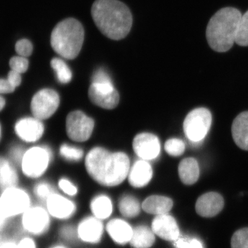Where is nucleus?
I'll use <instances>...</instances> for the list:
<instances>
[{
	"instance_id": "1",
	"label": "nucleus",
	"mask_w": 248,
	"mask_h": 248,
	"mask_svg": "<svg viewBox=\"0 0 248 248\" xmlns=\"http://www.w3.org/2000/svg\"><path fill=\"white\" fill-rule=\"evenodd\" d=\"M86 170L101 185L118 186L126 179L130 171V160L122 152L110 153L104 148H94L86 158Z\"/></svg>"
},
{
	"instance_id": "2",
	"label": "nucleus",
	"mask_w": 248,
	"mask_h": 248,
	"mask_svg": "<svg viewBox=\"0 0 248 248\" xmlns=\"http://www.w3.org/2000/svg\"><path fill=\"white\" fill-rule=\"evenodd\" d=\"M91 14L99 31L111 40L124 39L131 29V13L126 5L118 0H96Z\"/></svg>"
},
{
	"instance_id": "3",
	"label": "nucleus",
	"mask_w": 248,
	"mask_h": 248,
	"mask_svg": "<svg viewBox=\"0 0 248 248\" xmlns=\"http://www.w3.org/2000/svg\"><path fill=\"white\" fill-rule=\"evenodd\" d=\"M241 11L234 7L220 9L209 21L206 38L210 48L218 53L231 50L236 40Z\"/></svg>"
},
{
	"instance_id": "4",
	"label": "nucleus",
	"mask_w": 248,
	"mask_h": 248,
	"mask_svg": "<svg viewBox=\"0 0 248 248\" xmlns=\"http://www.w3.org/2000/svg\"><path fill=\"white\" fill-rule=\"evenodd\" d=\"M84 39V28L81 23L68 18L54 28L50 43L53 50L62 58L73 60L79 55Z\"/></svg>"
},
{
	"instance_id": "5",
	"label": "nucleus",
	"mask_w": 248,
	"mask_h": 248,
	"mask_svg": "<svg viewBox=\"0 0 248 248\" xmlns=\"http://www.w3.org/2000/svg\"><path fill=\"white\" fill-rule=\"evenodd\" d=\"M211 124L212 115L208 109H195L186 116L184 122V133L192 143L198 144L206 136Z\"/></svg>"
},
{
	"instance_id": "6",
	"label": "nucleus",
	"mask_w": 248,
	"mask_h": 248,
	"mask_svg": "<svg viewBox=\"0 0 248 248\" xmlns=\"http://www.w3.org/2000/svg\"><path fill=\"white\" fill-rule=\"evenodd\" d=\"M30 205L29 195L25 191L16 187L3 190L0 196V208L9 219L22 216Z\"/></svg>"
},
{
	"instance_id": "7",
	"label": "nucleus",
	"mask_w": 248,
	"mask_h": 248,
	"mask_svg": "<svg viewBox=\"0 0 248 248\" xmlns=\"http://www.w3.org/2000/svg\"><path fill=\"white\" fill-rule=\"evenodd\" d=\"M50 150L45 147H34L24 155L22 161V170L27 177L37 178L45 172L50 162Z\"/></svg>"
},
{
	"instance_id": "8",
	"label": "nucleus",
	"mask_w": 248,
	"mask_h": 248,
	"mask_svg": "<svg viewBox=\"0 0 248 248\" xmlns=\"http://www.w3.org/2000/svg\"><path fill=\"white\" fill-rule=\"evenodd\" d=\"M60 102V97L56 91L52 89L41 90L31 101L32 115L38 120H46L56 112Z\"/></svg>"
},
{
	"instance_id": "9",
	"label": "nucleus",
	"mask_w": 248,
	"mask_h": 248,
	"mask_svg": "<svg viewBox=\"0 0 248 248\" xmlns=\"http://www.w3.org/2000/svg\"><path fill=\"white\" fill-rule=\"evenodd\" d=\"M94 121L81 111H73L66 118V133L71 140L75 141L82 142L91 138Z\"/></svg>"
},
{
	"instance_id": "10",
	"label": "nucleus",
	"mask_w": 248,
	"mask_h": 248,
	"mask_svg": "<svg viewBox=\"0 0 248 248\" xmlns=\"http://www.w3.org/2000/svg\"><path fill=\"white\" fill-rule=\"evenodd\" d=\"M89 95L94 104L108 110L115 108L120 102V94L112 81L93 82L90 86Z\"/></svg>"
},
{
	"instance_id": "11",
	"label": "nucleus",
	"mask_w": 248,
	"mask_h": 248,
	"mask_svg": "<svg viewBox=\"0 0 248 248\" xmlns=\"http://www.w3.org/2000/svg\"><path fill=\"white\" fill-rule=\"evenodd\" d=\"M49 223L48 213L41 207H30L21 218L23 229L34 235L41 234L46 231Z\"/></svg>"
},
{
	"instance_id": "12",
	"label": "nucleus",
	"mask_w": 248,
	"mask_h": 248,
	"mask_svg": "<svg viewBox=\"0 0 248 248\" xmlns=\"http://www.w3.org/2000/svg\"><path fill=\"white\" fill-rule=\"evenodd\" d=\"M133 146L139 157L147 161L157 158L161 151L159 139L151 133L139 134L134 139Z\"/></svg>"
},
{
	"instance_id": "13",
	"label": "nucleus",
	"mask_w": 248,
	"mask_h": 248,
	"mask_svg": "<svg viewBox=\"0 0 248 248\" xmlns=\"http://www.w3.org/2000/svg\"><path fill=\"white\" fill-rule=\"evenodd\" d=\"M152 231L161 239L173 242L180 236L175 218L169 214L155 217L152 223Z\"/></svg>"
},
{
	"instance_id": "14",
	"label": "nucleus",
	"mask_w": 248,
	"mask_h": 248,
	"mask_svg": "<svg viewBox=\"0 0 248 248\" xmlns=\"http://www.w3.org/2000/svg\"><path fill=\"white\" fill-rule=\"evenodd\" d=\"M224 200L217 192H208L201 196L196 203V212L201 217L210 218L218 215L223 210Z\"/></svg>"
},
{
	"instance_id": "15",
	"label": "nucleus",
	"mask_w": 248,
	"mask_h": 248,
	"mask_svg": "<svg viewBox=\"0 0 248 248\" xmlns=\"http://www.w3.org/2000/svg\"><path fill=\"white\" fill-rule=\"evenodd\" d=\"M15 129L17 136L27 142L38 141L45 130L43 124L35 117L22 119L16 124Z\"/></svg>"
},
{
	"instance_id": "16",
	"label": "nucleus",
	"mask_w": 248,
	"mask_h": 248,
	"mask_svg": "<svg viewBox=\"0 0 248 248\" xmlns=\"http://www.w3.org/2000/svg\"><path fill=\"white\" fill-rule=\"evenodd\" d=\"M153 174V169L149 163L145 160H140L129 171V183L134 187H144L151 182Z\"/></svg>"
},
{
	"instance_id": "17",
	"label": "nucleus",
	"mask_w": 248,
	"mask_h": 248,
	"mask_svg": "<svg viewBox=\"0 0 248 248\" xmlns=\"http://www.w3.org/2000/svg\"><path fill=\"white\" fill-rule=\"evenodd\" d=\"M46 205L48 213L58 218H68L76 210V206L73 202L55 193L47 199Z\"/></svg>"
},
{
	"instance_id": "18",
	"label": "nucleus",
	"mask_w": 248,
	"mask_h": 248,
	"mask_svg": "<svg viewBox=\"0 0 248 248\" xmlns=\"http://www.w3.org/2000/svg\"><path fill=\"white\" fill-rule=\"evenodd\" d=\"M103 234V226L96 217H89L80 223L78 234L85 242L95 244L99 241Z\"/></svg>"
},
{
	"instance_id": "19",
	"label": "nucleus",
	"mask_w": 248,
	"mask_h": 248,
	"mask_svg": "<svg viewBox=\"0 0 248 248\" xmlns=\"http://www.w3.org/2000/svg\"><path fill=\"white\" fill-rule=\"evenodd\" d=\"M232 135L240 148L248 151V111L241 112L235 118L232 125Z\"/></svg>"
},
{
	"instance_id": "20",
	"label": "nucleus",
	"mask_w": 248,
	"mask_h": 248,
	"mask_svg": "<svg viewBox=\"0 0 248 248\" xmlns=\"http://www.w3.org/2000/svg\"><path fill=\"white\" fill-rule=\"evenodd\" d=\"M107 230L112 240L119 244L130 242L134 231L127 222L119 218L109 222Z\"/></svg>"
},
{
	"instance_id": "21",
	"label": "nucleus",
	"mask_w": 248,
	"mask_h": 248,
	"mask_svg": "<svg viewBox=\"0 0 248 248\" xmlns=\"http://www.w3.org/2000/svg\"><path fill=\"white\" fill-rule=\"evenodd\" d=\"M172 206L171 199L159 195L151 196L142 204V208L146 213L156 216L169 213Z\"/></svg>"
},
{
	"instance_id": "22",
	"label": "nucleus",
	"mask_w": 248,
	"mask_h": 248,
	"mask_svg": "<svg viewBox=\"0 0 248 248\" xmlns=\"http://www.w3.org/2000/svg\"><path fill=\"white\" fill-rule=\"evenodd\" d=\"M179 174L181 180L186 185H192L200 177V167L197 160L187 158L181 161L179 166Z\"/></svg>"
},
{
	"instance_id": "23",
	"label": "nucleus",
	"mask_w": 248,
	"mask_h": 248,
	"mask_svg": "<svg viewBox=\"0 0 248 248\" xmlns=\"http://www.w3.org/2000/svg\"><path fill=\"white\" fill-rule=\"evenodd\" d=\"M155 241L153 231L146 226H140L134 230L130 244L134 248H150Z\"/></svg>"
},
{
	"instance_id": "24",
	"label": "nucleus",
	"mask_w": 248,
	"mask_h": 248,
	"mask_svg": "<svg viewBox=\"0 0 248 248\" xmlns=\"http://www.w3.org/2000/svg\"><path fill=\"white\" fill-rule=\"evenodd\" d=\"M91 210L98 219H105L110 217L112 212L111 200L106 195H99L91 202Z\"/></svg>"
},
{
	"instance_id": "25",
	"label": "nucleus",
	"mask_w": 248,
	"mask_h": 248,
	"mask_svg": "<svg viewBox=\"0 0 248 248\" xmlns=\"http://www.w3.org/2000/svg\"><path fill=\"white\" fill-rule=\"evenodd\" d=\"M119 208L124 216L129 218L138 216L140 212V203L135 197L130 195L124 196L121 199Z\"/></svg>"
},
{
	"instance_id": "26",
	"label": "nucleus",
	"mask_w": 248,
	"mask_h": 248,
	"mask_svg": "<svg viewBox=\"0 0 248 248\" xmlns=\"http://www.w3.org/2000/svg\"><path fill=\"white\" fill-rule=\"evenodd\" d=\"M52 68L55 71L57 78L62 84H68L72 79V72L68 65L61 59L54 58L50 62Z\"/></svg>"
},
{
	"instance_id": "27",
	"label": "nucleus",
	"mask_w": 248,
	"mask_h": 248,
	"mask_svg": "<svg viewBox=\"0 0 248 248\" xmlns=\"http://www.w3.org/2000/svg\"><path fill=\"white\" fill-rule=\"evenodd\" d=\"M17 173L9 163L0 172V187L3 190L15 187L17 186Z\"/></svg>"
},
{
	"instance_id": "28",
	"label": "nucleus",
	"mask_w": 248,
	"mask_h": 248,
	"mask_svg": "<svg viewBox=\"0 0 248 248\" xmlns=\"http://www.w3.org/2000/svg\"><path fill=\"white\" fill-rule=\"evenodd\" d=\"M235 43L240 46H248V11L241 18Z\"/></svg>"
},
{
	"instance_id": "29",
	"label": "nucleus",
	"mask_w": 248,
	"mask_h": 248,
	"mask_svg": "<svg viewBox=\"0 0 248 248\" xmlns=\"http://www.w3.org/2000/svg\"><path fill=\"white\" fill-rule=\"evenodd\" d=\"M185 143L179 139L173 138L168 140L165 144V150L168 154L173 156L182 155L185 151Z\"/></svg>"
},
{
	"instance_id": "30",
	"label": "nucleus",
	"mask_w": 248,
	"mask_h": 248,
	"mask_svg": "<svg viewBox=\"0 0 248 248\" xmlns=\"http://www.w3.org/2000/svg\"><path fill=\"white\" fill-rule=\"evenodd\" d=\"M232 248H248V228L235 232L231 239Z\"/></svg>"
},
{
	"instance_id": "31",
	"label": "nucleus",
	"mask_w": 248,
	"mask_h": 248,
	"mask_svg": "<svg viewBox=\"0 0 248 248\" xmlns=\"http://www.w3.org/2000/svg\"><path fill=\"white\" fill-rule=\"evenodd\" d=\"M60 154L67 160L79 161L83 157L84 153L80 148L68 144H63L60 148Z\"/></svg>"
},
{
	"instance_id": "32",
	"label": "nucleus",
	"mask_w": 248,
	"mask_h": 248,
	"mask_svg": "<svg viewBox=\"0 0 248 248\" xmlns=\"http://www.w3.org/2000/svg\"><path fill=\"white\" fill-rule=\"evenodd\" d=\"M175 248H204L202 241L196 238L179 236L173 243Z\"/></svg>"
},
{
	"instance_id": "33",
	"label": "nucleus",
	"mask_w": 248,
	"mask_h": 248,
	"mask_svg": "<svg viewBox=\"0 0 248 248\" xmlns=\"http://www.w3.org/2000/svg\"><path fill=\"white\" fill-rule=\"evenodd\" d=\"M11 70L22 74L29 68V61L27 58L22 56L13 57L9 62Z\"/></svg>"
},
{
	"instance_id": "34",
	"label": "nucleus",
	"mask_w": 248,
	"mask_h": 248,
	"mask_svg": "<svg viewBox=\"0 0 248 248\" xmlns=\"http://www.w3.org/2000/svg\"><path fill=\"white\" fill-rule=\"evenodd\" d=\"M16 53L19 56L28 58L32 53V45L30 41L27 39H22L18 41L16 45Z\"/></svg>"
},
{
	"instance_id": "35",
	"label": "nucleus",
	"mask_w": 248,
	"mask_h": 248,
	"mask_svg": "<svg viewBox=\"0 0 248 248\" xmlns=\"http://www.w3.org/2000/svg\"><path fill=\"white\" fill-rule=\"evenodd\" d=\"M35 193L39 198L47 200L50 195H53V192L49 184L40 183L35 186Z\"/></svg>"
},
{
	"instance_id": "36",
	"label": "nucleus",
	"mask_w": 248,
	"mask_h": 248,
	"mask_svg": "<svg viewBox=\"0 0 248 248\" xmlns=\"http://www.w3.org/2000/svg\"><path fill=\"white\" fill-rule=\"evenodd\" d=\"M60 189L68 195L74 196L78 192V189L71 182L66 179H62L59 182Z\"/></svg>"
},
{
	"instance_id": "37",
	"label": "nucleus",
	"mask_w": 248,
	"mask_h": 248,
	"mask_svg": "<svg viewBox=\"0 0 248 248\" xmlns=\"http://www.w3.org/2000/svg\"><path fill=\"white\" fill-rule=\"evenodd\" d=\"M16 248H37V246L32 238L25 236L17 241Z\"/></svg>"
},
{
	"instance_id": "38",
	"label": "nucleus",
	"mask_w": 248,
	"mask_h": 248,
	"mask_svg": "<svg viewBox=\"0 0 248 248\" xmlns=\"http://www.w3.org/2000/svg\"><path fill=\"white\" fill-rule=\"evenodd\" d=\"M7 79L15 89L19 86L22 82V77H21L20 73L12 71V70L9 72Z\"/></svg>"
},
{
	"instance_id": "39",
	"label": "nucleus",
	"mask_w": 248,
	"mask_h": 248,
	"mask_svg": "<svg viewBox=\"0 0 248 248\" xmlns=\"http://www.w3.org/2000/svg\"><path fill=\"white\" fill-rule=\"evenodd\" d=\"M111 81L110 78L105 71L99 69L95 72L93 78V82H104Z\"/></svg>"
},
{
	"instance_id": "40",
	"label": "nucleus",
	"mask_w": 248,
	"mask_h": 248,
	"mask_svg": "<svg viewBox=\"0 0 248 248\" xmlns=\"http://www.w3.org/2000/svg\"><path fill=\"white\" fill-rule=\"evenodd\" d=\"M15 88L7 79H0V94H8L15 91Z\"/></svg>"
},
{
	"instance_id": "41",
	"label": "nucleus",
	"mask_w": 248,
	"mask_h": 248,
	"mask_svg": "<svg viewBox=\"0 0 248 248\" xmlns=\"http://www.w3.org/2000/svg\"><path fill=\"white\" fill-rule=\"evenodd\" d=\"M17 241L12 239H0V248H16Z\"/></svg>"
},
{
	"instance_id": "42",
	"label": "nucleus",
	"mask_w": 248,
	"mask_h": 248,
	"mask_svg": "<svg viewBox=\"0 0 248 248\" xmlns=\"http://www.w3.org/2000/svg\"><path fill=\"white\" fill-rule=\"evenodd\" d=\"M9 218L6 216V215L2 211L1 208H0V232L3 231L9 223Z\"/></svg>"
},
{
	"instance_id": "43",
	"label": "nucleus",
	"mask_w": 248,
	"mask_h": 248,
	"mask_svg": "<svg viewBox=\"0 0 248 248\" xmlns=\"http://www.w3.org/2000/svg\"><path fill=\"white\" fill-rule=\"evenodd\" d=\"M24 154H25V153H24L22 148H14V151L12 152L13 156H14L15 159H17V161H22Z\"/></svg>"
},
{
	"instance_id": "44",
	"label": "nucleus",
	"mask_w": 248,
	"mask_h": 248,
	"mask_svg": "<svg viewBox=\"0 0 248 248\" xmlns=\"http://www.w3.org/2000/svg\"><path fill=\"white\" fill-rule=\"evenodd\" d=\"M8 164H9V162L6 159H4V158L0 157V172L2 170V169Z\"/></svg>"
},
{
	"instance_id": "45",
	"label": "nucleus",
	"mask_w": 248,
	"mask_h": 248,
	"mask_svg": "<svg viewBox=\"0 0 248 248\" xmlns=\"http://www.w3.org/2000/svg\"><path fill=\"white\" fill-rule=\"evenodd\" d=\"M5 107V100L4 98L0 96V111L2 110Z\"/></svg>"
},
{
	"instance_id": "46",
	"label": "nucleus",
	"mask_w": 248,
	"mask_h": 248,
	"mask_svg": "<svg viewBox=\"0 0 248 248\" xmlns=\"http://www.w3.org/2000/svg\"><path fill=\"white\" fill-rule=\"evenodd\" d=\"M1 125H0V139H1Z\"/></svg>"
},
{
	"instance_id": "47",
	"label": "nucleus",
	"mask_w": 248,
	"mask_h": 248,
	"mask_svg": "<svg viewBox=\"0 0 248 248\" xmlns=\"http://www.w3.org/2000/svg\"><path fill=\"white\" fill-rule=\"evenodd\" d=\"M53 248H65L62 247V246H57V247H55Z\"/></svg>"
},
{
	"instance_id": "48",
	"label": "nucleus",
	"mask_w": 248,
	"mask_h": 248,
	"mask_svg": "<svg viewBox=\"0 0 248 248\" xmlns=\"http://www.w3.org/2000/svg\"></svg>"
}]
</instances>
